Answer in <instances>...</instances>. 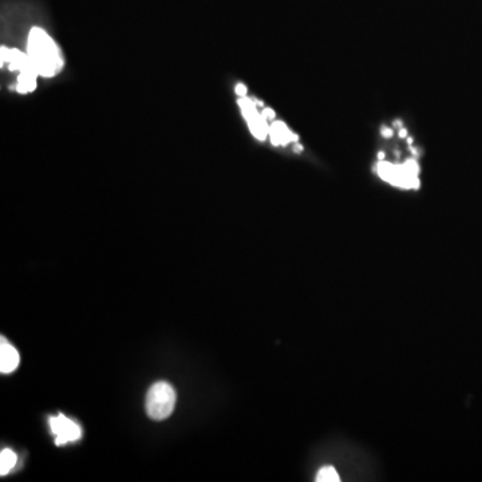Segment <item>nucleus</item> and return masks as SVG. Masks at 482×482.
<instances>
[{"label":"nucleus","mask_w":482,"mask_h":482,"mask_svg":"<svg viewBox=\"0 0 482 482\" xmlns=\"http://www.w3.org/2000/svg\"><path fill=\"white\" fill-rule=\"evenodd\" d=\"M7 62L11 70H18L19 77L16 83V90L19 93H30L37 87V78L39 77L35 66L32 65L28 54L22 53L19 50H10L1 47V63Z\"/></svg>","instance_id":"nucleus-2"},{"label":"nucleus","mask_w":482,"mask_h":482,"mask_svg":"<svg viewBox=\"0 0 482 482\" xmlns=\"http://www.w3.org/2000/svg\"><path fill=\"white\" fill-rule=\"evenodd\" d=\"M269 134L272 137V142L275 145H279V144H288L290 141H296L297 137L291 133L287 126L281 122H273L271 129H269Z\"/></svg>","instance_id":"nucleus-8"},{"label":"nucleus","mask_w":482,"mask_h":482,"mask_svg":"<svg viewBox=\"0 0 482 482\" xmlns=\"http://www.w3.org/2000/svg\"><path fill=\"white\" fill-rule=\"evenodd\" d=\"M19 364V352L4 338L0 340V371L3 374L13 373Z\"/></svg>","instance_id":"nucleus-7"},{"label":"nucleus","mask_w":482,"mask_h":482,"mask_svg":"<svg viewBox=\"0 0 482 482\" xmlns=\"http://www.w3.org/2000/svg\"><path fill=\"white\" fill-rule=\"evenodd\" d=\"M239 104H240L242 113H244V117L248 121V125H249L252 133L254 134V137L257 140H260V141H264L267 134L269 133V129H268L267 123L264 121V117H261L257 113L254 104L248 98H245L244 95L240 97Z\"/></svg>","instance_id":"nucleus-6"},{"label":"nucleus","mask_w":482,"mask_h":482,"mask_svg":"<svg viewBox=\"0 0 482 482\" xmlns=\"http://www.w3.org/2000/svg\"><path fill=\"white\" fill-rule=\"evenodd\" d=\"M18 457L10 449H4L0 453V474L6 476L15 466Z\"/></svg>","instance_id":"nucleus-9"},{"label":"nucleus","mask_w":482,"mask_h":482,"mask_svg":"<svg viewBox=\"0 0 482 482\" xmlns=\"http://www.w3.org/2000/svg\"><path fill=\"white\" fill-rule=\"evenodd\" d=\"M175 391L166 382H157L149 388L147 395V413L154 421H163L173 413Z\"/></svg>","instance_id":"nucleus-3"},{"label":"nucleus","mask_w":482,"mask_h":482,"mask_svg":"<svg viewBox=\"0 0 482 482\" xmlns=\"http://www.w3.org/2000/svg\"><path fill=\"white\" fill-rule=\"evenodd\" d=\"M50 428L56 437L55 443L58 446L65 445L67 442L77 441L82 437V430L80 426L75 422L70 421L63 414L50 418Z\"/></svg>","instance_id":"nucleus-5"},{"label":"nucleus","mask_w":482,"mask_h":482,"mask_svg":"<svg viewBox=\"0 0 482 482\" xmlns=\"http://www.w3.org/2000/svg\"><path fill=\"white\" fill-rule=\"evenodd\" d=\"M236 92L240 94V95H245V92H247V90H245V87H244V86L239 85V86H237V89H236Z\"/></svg>","instance_id":"nucleus-11"},{"label":"nucleus","mask_w":482,"mask_h":482,"mask_svg":"<svg viewBox=\"0 0 482 482\" xmlns=\"http://www.w3.org/2000/svg\"><path fill=\"white\" fill-rule=\"evenodd\" d=\"M383 134H385L386 137H390V135H391V130H388V129H383Z\"/></svg>","instance_id":"nucleus-12"},{"label":"nucleus","mask_w":482,"mask_h":482,"mask_svg":"<svg viewBox=\"0 0 482 482\" xmlns=\"http://www.w3.org/2000/svg\"><path fill=\"white\" fill-rule=\"evenodd\" d=\"M315 480L318 482H339L340 481V474L334 466H323L316 473Z\"/></svg>","instance_id":"nucleus-10"},{"label":"nucleus","mask_w":482,"mask_h":482,"mask_svg":"<svg viewBox=\"0 0 482 482\" xmlns=\"http://www.w3.org/2000/svg\"><path fill=\"white\" fill-rule=\"evenodd\" d=\"M27 54L39 77L51 78L63 67V59L58 46L51 37L39 27H34L28 34Z\"/></svg>","instance_id":"nucleus-1"},{"label":"nucleus","mask_w":482,"mask_h":482,"mask_svg":"<svg viewBox=\"0 0 482 482\" xmlns=\"http://www.w3.org/2000/svg\"><path fill=\"white\" fill-rule=\"evenodd\" d=\"M376 171L385 181H388V184L394 187H403V189L419 187V180H418L419 168L415 161H406V163L403 165H391L388 162H379Z\"/></svg>","instance_id":"nucleus-4"}]
</instances>
